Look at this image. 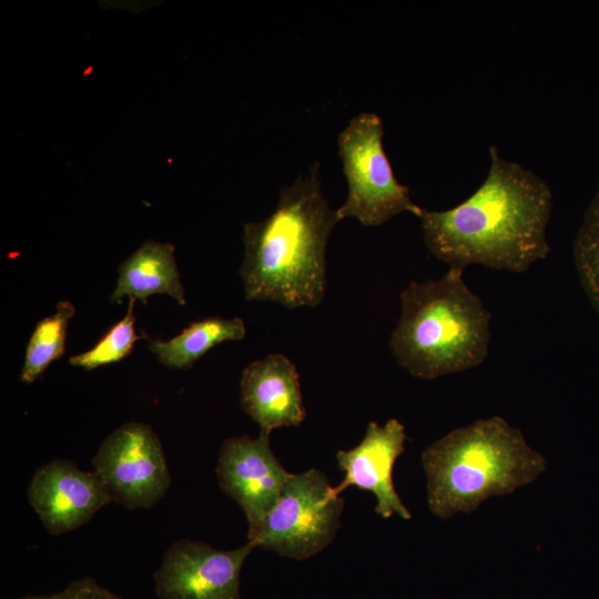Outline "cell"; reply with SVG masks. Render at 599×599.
Masks as SVG:
<instances>
[{
  "mask_svg": "<svg viewBox=\"0 0 599 599\" xmlns=\"http://www.w3.org/2000/svg\"><path fill=\"white\" fill-rule=\"evenodd\" d=\"M449 267L439 280L412 282L402 293V314L389 338L398 365L434 379L480 365L488 355L491 315Z\"/></svg>",
  "mask_w": 599,
  "mask_h": 599,
  "instance_id": "4",
  "label": "cell"
},
{
  "mask_svg": "<svg viewBox=\"0 0 599 599\" xmlns=\"http://www.w3.org/2000/svg\"><path fill=\"white\" fill-rule=\"evenodd\" d=\"M241 405L262 433L300 426L306 413L295 365L281 353L250 363L241 377Z\"/></svg>",
  "mask_w": 599,
  "mask_h": 599,
  "instance_id": "12",
  "label": "cell"
},
{
  "mask_svg": "<svg viewBox=\"0 0 599 599\" xmlns=\"http://www.w3.org/2000/svg\"><path fill=\"white\" fill-rule=\"evenodd\" d=\"M136 300L130 298L129 308L122 319L116 322L97 344L78 355L70 357L71 365L87 370L116 363L128 356L134 343L143 336L135 332L133 306Z\"/></svg>",
  "mask_w": 599,
  "mask_h": 599,
  "instance_id": "17",
  "label": "cell"
},
{
  "mask_svg": "<svg viewBox=\"0 0 599 599\" xmlns=\"http://www.w3.org/2000/svg\"><path fill=\"white\" fill-rule=\"evenodd\" d=\"M573 260L581 286L599 314V181L576 234Z\"/></svg>",
  "mask_w": 599,
  "mask_h": 599,
  "instance_id": "16",
  "label": "cell"
},
{
  "mask_svg": "<svg viewBox=\"0 0 599 599\" xmlns=\"http://www.w3.org/2000/svg\"><path fill=\"white\" fill-rule=\"evenodd\" d=\"M343 508L344 499L322 471L312 468L291 474L275 506L248 541L282 557L309 558L334 539Z\"/></svg>",
  "mask_w": 599,
  "mask_h": 599,
  "instance_id": "6",
  "label": "cell"
},
{
  "mask_svg": "<svg viewBox=\"0 0 599 599\" xmlns=\"http://www.w3.org/2000/svg\"><path fill=\"white\" fill-rule=\"evenodd\" d=\"M245 334L243 319L214 316L192 322L171 339L152 341L148 347L166 367L185 369L212 347L226 341L242 339Z\"/></svg>",
  "mask_w": 599,
  "mask_h": 599,
  "instance_id": "14",
  "label": "cell"
},
{
  "mask_svg": "<svg viewBox=\"0 0 599 599\" xmlns=\"http://www.w3.org/2000/svg\"><path fill=\"white\" fill-rule=\"evenodd\" d=\"M20 599H124L98 583L92 577H84L69 583L63 590L49 595H28Z\"/></svg>",
  "mask_w": 599,
  "mask_h": 599,
  "instance_id": "18",
  "label": "cell"
},
{
  "mask_svg": "<svg viewBox=\"0 0 599 599\" xmlns=\"http://www.w3.org/2000/svg\"><path fill=\"white\" fill-rule=\"evenodd\" d=\"M383 135L382 119L370 112L354 116L339 133L338 154L348 185L347 199L336 210L339 221L353 217L364 226H376L402 212L420 216L423 207L394 175Z\"/></svg>",
  "mask_w": 599,
  "mask_h": 599,
  "instance_id": "5",
  "label": "cell"
},
{
  "mask_svg": "<svg viewBox=\"0 0 599 599\" xmlns=\"http://www.w3.org/2000/svg\"><path fill=\"white\" fill-rule=\"evenodd\" d=\"M174 246L149 240L119 266L111 303L124 296L146 304L153 294H166L177 304L185 305V293L174 257Z\"/></svg>",
  "mask_w": 599,
  "mask_h": 599,
  "instance_id": "13",
  "label": "cell"
},
{
  "mask_svg": "<svg viewBox=\"0 0 599 599\" xmlns=\"http://www.w3.org/2000/svg\"><path fill=\"white\" fill-rule=\"evenodd\" d=\"M74 313L72 303L61 301L53 314L38 322L27 344L21 382L33 383L53 361L64 354L68 325Z\"/></svg>",
  "mask_w": 599,
  "mask_h": 599,
  "instance_id": "15",
  "label": "cell"
},
{
  "mask_svg": "<svg viewBox=\"0 0 599 599\" xmlns=\"http://www.w3.org/2000/svg\"><path fill=\"white\" fill-rule=\"evenodd\" d=\"M254 549L251 541L220 550L202 541L177 540L153 575L155 593L159 599H240L241 570Z\"/></svg>",
  "mask_w": 599,
  "mask_h": 599,
  "instance_id": "8",
  "label": "cell"
},
{
  "mask_svg": "<svg viewBox=\"0 0 599 599\" xmlns=\"http://www.w3.org/2000/svg\"><path fill=\"white\" fill-rule=\"evenodd\" d=\"M339 222L321 190L319 164L282 189L274 211L244 225L240 275L246 301L316 307L326 291V247Z\"/></svg>",
  "mask_w": 599,
  "mask_h": 599,
  "instance_id": "2",
  "label": "cell"
},
{
  "mask_svg": "<svg viewBox=\"0 0 599 599\" xmlns=\"http://www.w3.org/2000/svg\"><path fill=\"white\" fill-rule=\"evenodd\" d=\"M27 495L47 531L54 536L84 525L112 502L94 470L84 471L68 459H53L40 466L30 479Z\"/></svg>",
  "mask_w": 599,
  "mask_h": 599,
  "instance_id": "10",
  "label": "cell"
},
{
  "mask_svg": "<svg viewBox=\"0 0 599 599\" xmlns=\"http://www.w3.org/2000/svg\"><path fill=\"white\" fill-rule=\"evenodd\" d=\"M292 473L278 461L270 446V434L260 433L226 439L219 454L216 476L222 490L242 508L247 539L260 530L275 506Z\"/></svg>",
  "mask_w": 599,
  "mask_h": 599,
  "instance_id": "9",
  "label": "cell"
},
{
  "mask_svg": "<svg viewBox=\"0 0 599 599\" xmlns=\"http://www.w3.org/2000/svg\"><path fill=\"white\" fill-rule=\"evenodd\" d=\"M490 166L464 202L419 216L429 252L450 267L479 264L521 273L550 252L552 192L539 175L489 148Z\"/></svg>",
  "mask_w": 599,
  "mask_h": 599,
  "instance_id": "1",
  "label": "cell"
},
{
  "mask_svg": "<svg viewBox=\"0 0 599 599\" xmlns=\"http://www.w3.org/2000/svg\"><path fill=\"white\" fill-rule=\"evenodd\" d=\"M432 514L448 519L470 514L488 498L509 495L535 481L546 458L500 416L456 428L422 454Z\"/></svg>",
  "mask_w": 599,
  "mask_h": 599,
  "instance_id": "3",
  "label": "cell"
},
{
  "mask_svg": "<svg viewBox=\"0 0 599 599\" xmlns=\"http://www.w3.org/2000/svg\"><path fill=\"white\" fill-rule=\"evenodd\" d=\"M92 465L112 502L129 509L154 506L171 484L161 441L149 425L140 422L125 423L110 433Z\"/></svg>",
  "mask_w": 599,
  "mask_h": 599,
  "instance_id": "7",
  "label": "cell"
},
{
  "mask_svg": "<svg viewBox=\"0 0 599 599\" xmlns=\"http://www.w3.org/2000/svg\"><path fill=\"white\" fill-rule=\"evenodd\" d=\"M406 433L396 418L383 426L369 422L362 441L349 450H338V468L344 471L343 481L335 487L341 494L349 486L367 490L376 497L375 511L384 519L394 514L408 520L410 511L402 501L393 483V468L405 450Z\"/></svg>",
  "mask_w": 599,
  "mask_h": 599,
  "instance_id": "11",
  "label": "cell"
}]
</instances>
